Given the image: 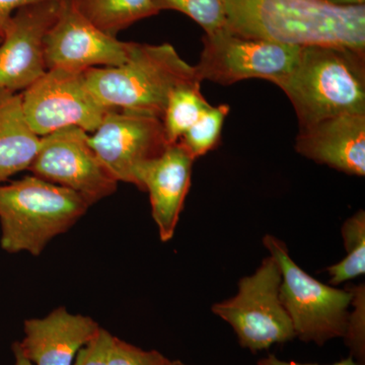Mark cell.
<instances>
[{
  "instance_id": "obj_8",
  "label": "cell",
  "mask_w": 365,
  "mask_h": 365,
  "mask_svg": "<svg viewBox=\"0 0 365 365\" xmlns=\"http://www.w3.org/2000/svg\"><path fill=\"white\" fill-rule=\"evenodd\" d=\"M85 71L48 69L42 78L21 93L24 114L38 136L68 126L95 132L106 115L113 111L91 93L86 86Z\"/></svg>"
},
{
  "instance_id": "obj_19",
  "label": "cell",
  "mask_w": 365,
  "mask_h": 365,
  "mask_svg": "<svg viewBox=\"0 0 365 365\" xmlns=\"http://www.w3.org/2000/svg\"><path fill=\"white\" fill-rule=\"evenodd\" d=\"M343 242L347 255L338 263L326 269L330 275V284L355 279L365 273V212L359 210L346 220L342 225Z\"/></svg>"
},
{
  "instance_id": "obj_20",
  "label": "cell",
  "mask_w": 365,
  "mask_h": 365,
  "mask_svg": "<svg viewBox=\"0 0 365 365\" xmlns=\"http://www.w3.org/2000/svg\"><path fill=\"white\" fill-rule=\"evenodd\" d=\"M230 110L227 104L211 106L178 143L195 160L215 150L220 143L223 124Z\"/></svg>"
},
{
  "instance_id": "obj_22",
  "label": "cell",
  "mask_w": 365,
  "mask_h": 365,
  "mask_svg": "<svg viewBox=\"0 0 365 365\" xmlns=\"http://www.w3.org/2000/svg\"><path fill=\"white\" fill-rule=\"evenodd\" d=\"M352 292L351 307L348 318L344 337L345 344L349 348L350 356L359 364L365 362V287L348 285Z\"/></svg>"
},
{
  "instance_id": "obj_18",
  "label": "cell",
  "mask_w": 365,
  "mask_h": 365,
  "mask_svg": "<svg viewBox=\"0 0 365 365\" xmlns=\"http://www.w3.org/2000/svg\"><path fill=\"white\" fill-rule=\"evenodd\" d=\"M201 83H187L172 91L162 119L165 137L176 143L211 106L201 93Z\"/></svg>"
},
{
  "instance_id": "obj_28",
  "label": "cell",
  "mask_w": 365,
  "mask_h": 365,
  "mask_svg": "<svg viewBox=\"0 0 365 365\" xmlns=\"http://www.w3.org/2000/svg\"><path fill=\"white\" fill-rule=\"evenodd\" d=\"M336 6H365V0H324Z\"/></svg>"
},
{
  "instance_id": "obj_27",
  "label": "cell",
  "mask_w": 365,
  "mask_h": 365,
  "mask_svg": "<svg viewBox=\"0 0 365 365\" xmlns=\"http://www.w3.org/2000/svg\"><path fill=\"white\" fill-rule=\"evenodd\" d=\"M11 349H13L14 360H16L14 365H34L21 351L20 343L14 342L11 346Z\"/></svg>"
},
{
  "instance_id": "obj_29",
  "label": "cell",
  "mask_w": 365,
  "mask_h": 365,
  "mask_svg": "<svg viewBox=\"0 0 365 365\" xmlns=\"http://www.w3.org/2000/svg\"><path fill=\"white\" fill-rule=\"evenodd\" d=\"M170 365H189L181 361V360H170Z\"/></svg>"
},
{
  "instance_id": "obj_12",
  "label": "cell",
  "mask_w": 365,
  "mask_h": 365,
  "mask_svg": "<svg viewBox=\"0 0 365 365\" xmlns=\"http://www.w3.org/2000/svg\"><path fill=\"white\" fill-rule=\"evenodd\" d=\"M60 1H43L18 9L0 41V91H25L47 71L45 39L56 21Z\"/></svg>"
},
{
  "instance_id": "obj_5",
  "label": "cell",
  "mask_w": 365,
  "mask_h": 365,
  "mask_svg": "<svg viewBox=\"0 0 365 365\" xmlns=\"http://www.w3.org/2000/svg\"><path fill=\"white\" fill-rule=\"evenodd\" d=\"M263 244L279 264L280 300L294 326L295 338L323 346L344 337L352 300L349 287L339 289L309 275L295 263L285 242L274 235H266Z\"/></svg>"
},
{
  "instance_id": "obj_17",
  "label": "cell",
  "mask_w": 365,
  "mask_h": 365,
  "mask_svg": "<svg viewBox=\"0 0 365 365\" xmlns=\"http://www.w3.org/2000/svg\"><path fill=\"white\" fill-rule=\"evenodd\" d=\"M74 4L91 24L112 37L136 21L160 14L153 0H74Z\"/></svg>"
},
{
  "instance_id": "obj_2",
  "label": "cell",
  "mask_w": 365,
  "mask_h": 365,
  "mask_svg": "<svg viewBox=\"0 0 365 365\" xmlns=\"http://www.w3.org/2000/svg\"><path fill=\"white\" fill-rule=\"evenodd\" d=\"M294 106L299 129L345 114H365V51L344 46L300 47L278 85Z\"/></svg>"
},
{
  "instance_id": "obj_10",
  "label": "cell",
  "mask_w": 365,
  "mask_h": 365,
  "mask_svg": "<svg viewBox=\"0 0 365 365\" xmlns=\"http://www.w3.org/2000/svg\"><path fill=\"white\" fill-rule=\"evenodd\" d=\"M90 143L118 182L134 186L141 168L170 145L162 120L117 110L106 115Z\"/></svg>"
},
{
  "instance_id": "obj_13",
  "label": "cell",
  "mask_w": 365,
  "mask_h": 365,
  "mask_svg": "<svg viewBox=\"0 0 365 365\" xmlns=\"http://www.w3.org/2000/svg\"><path fill=\"white\" fill-rule=\"evenodd\" d=\"M194 160L181 143H173L137 175L136 187L150 195L151 215L163 242H169L176 232L191 187Z\"/></svg>"
},
{
  "instance_id": "obj_9",
  "label": "cell",
  "mask_w": 365,
  "mask_h": 365,
  "mask_svg": "<svg viewBox=\"0 0 365 365\" xmlns=\"http://www.w3.org/2000/svg\"><path fill=\"white\" fill-rule=\"evenodd\" d=\"M34 176L76 192L88 205L113 195L118 182L91 148L88 132L64 127L41 137Z\"/></svg>"
},
{
  "instance_id": "obj_25",
  "label": "cell",
  "mask_w": 365,
  "mask_h": 365,
  "mask_svg": "<svg viewBox=\"0 0 365 365\" xmlns=\"http://www.w3.org/2000/svg\"><path fill=\"white\" fill-rule=\"evenodd\" d=\"M43 1H54V0H0V35L2 36L7 21L18 9Z\"/></svg>"
},
{
  "instance_id": "obj_21",
  "label": "cell",
  "mask_w": 365,
  "mask_h": 365,
  "mask_svg": "<svg viewBox=\"0 0 365 365\" xmlns=\"http://www.w3.org/2000/svg\"><path fill=\"white\" fill-rule=\"evenodd\" d=\"M158 11H176L202 26L205 34L227 29L225 0H153Z\"/></svg>"
},
{
  "instance_id": "obj_3",
  "label": "cell",
  "mask_w": 365,
  "mask_h": 365,
  "mask_svg": "<svg viewBox=\"0 0 365 365\" xmlns=\"http://www.w3.org/2000/svg\"><path fill=\"white\" fill-rule=\"evenodd\" d=\"M86 86L109 109L162 120L168 100L178 86L201 83L172 45L133 43L123 64L86 69Z\"/></svg>"
},
{
  "instance_id": "obj_6",
  "label": "cell",
  "mask_w": 365,
  "mask_h": 365,
  "mask_svg": "<svg viewBox=\"0 0 365 365\" xmlns=\"http://www.w3.org/2000/svg\"><path fill=\"white\" fill-rule=\"evenodd\" d=\"M281 281L279 264L270 255L252 275L240 280L235 297L211 307L213 314L232 327L239 344L254 354L295 338L280 300Z\"/></svg>"
},
{
  "instance_id": "obj_4",
  "label": "cell",
  "mask_w": 365,
  "mask_h": 365,
  "mask_svg": "<svg viewBox=\"0 0 365 365\" xmlns=\"http://www.w3.org/2000/svg\"><path fill=\"white\" fill-rule=\"evenodd\" d=\"M88 203L76 192L37 176L0 186V245L7 253L39 256L57 235L86 215Z\"/></svg>"
},
{
  "instance_id": "obj_15",
  "label": "cell",
  "mask_w": 365,
  "mask_h": 365,
  "mask_svg": "<svg viewBox=\"0 0 365 365\" xmlns=\"http://www.w3.org/2000/svg\"><path fill=\"white\" fill-rule=\"evenodd\" d=\"M102 328L93 318L57 307L44 318L26 319L21 351L34 365H72L79 350Z\"/></svg>"
},
{
  "instance_id": "obj_16",
  "label": "cell",
  "mask_w": 365,
  "mask_h": 365,
  "mask_svg": "<svg viewBox=\"0 0 365 365\" xmlns=\"http://www.w3.org/2000/svg\"><path fill=\"white\" fill-rule=\"evenodd\" d=\"M40 143L24 114L21 93L0 91V182L30 170Z\"/></svg>"
},
{
  "instance_id": "obj_30",
  "label": "cell",
  "mask_w": 365,
  "mask_h": 365,
  "mask_svg": "<svg viewBox=\"0 0 365 365\" xmlns=\"http://www.w3.org/2000/svg\"><path fill=\"white\" fill-rule=\"evenodd\" d=\"M1 39H2V36L0 35V41H1Z\"/></svg>"
},
{
  "instance_id": "obj_7",
  "label": "cell",
  "mask_w": 365,
  "mask_h": 365,
  "mask_svg": "<svg viewBox=\"0 0 365 365\" xmlns=\"http://www.w3.org/2000/svg\"><path fill=\"white\" fill-rule=\"evenodd\" d=\"M300 47L244 37L227 29L203 37V50L195 66L203 81L230 86L250 78L279 85L294 68Z\"/></svg>"
},
{
  "instance_id": "obj_14",
  "label": "cell",
  "mask_w": 365,
  "mask_h": 365,
  "mask_svg": "<svg viewBox=\"0 0 365 365\" xmlns=\"http://www.w3.org/2000/svg\"><path fill=\"white\" fill-rule=\"evenodd\" d=\"M295 150L350 176L365 175V114H345L299 129Z\"/></svg>"
},
{
  "instance_id": "obj_26",
  "label": "cell",
  "mask_w": 365,
  "mask_h": 365,
  "mask_svg": "<svg viewBox=\"0 0 365 365\" xmlns=\"http://www.w3.org/2000/svg\"><path fill=\"white\" fill-rule=\"evenodd\" d=\"M257 365H321V364H299V362L294 361H284V360H281L276 357L274 354L268 355L267 357H264V359H261L258 360L257 362ZM326 365H364L359 364V361H356L353 357L349 356L348 359H344L340 360V361L335 362L333 364H326Z\"/></svg>"
},
{
  "instance_id": "obj_23",
  "label": "cell",
  "mask_w": 365,
  "mask_h": 365,
  "mask_svg": "<svg viewBox=\"0 0 365 365\" xmlns=\"http://www.w3.org/2000/svg\"><path fill=\"white\" fill-rule=\"evenodd\" d=\"M170 360L158 350H143L112 335L106 365H170Z\"/></svg>"
},
{
  "instance_id": "obj_24",
  "label": "cell",
  "mask_w": 365,
  "mask_h": 365,
  "mask_svg": "<svg viewBox=\"0 0 365 365\" xmlns=\"http://www.w3.org/2000/svg\"><path fill=\"white\" fill-rule=\"evenodd\" d=\"M112 334L101 328L97 335L79 350L72 365H106Z\"/></svg>"
},
{
  "instance_id": "obj_11",
  "label": "cell",
  "mask_w": 365,
  "mask_h": 365,
  "mask_svg": "<svg viewBox=\"0 0 365 365\" xmlns=\"http://www.w3.org/2000/svg\"><path fill=\"white\" fill-rule=\"evenodd\" d=\"M132 46L133 42L118 40L91 24L74 0H61L58 16L46 36V67L85 71L98 66H119L128 59Z\"/></svg>"
},
{
  "instance_id": "obj_1",
  "label": "cell",
  "mask_w": 365,
  "mask_h": 365,
  "mask_svg": "<svg viewBox=\"0 0 365 365\" xmlns=\"http://www.w3.org/2000/svg\"><path fill=\"white\" fill-rule=\"evenodd\" d=\"M227 29L244 37L297 46H344L365 51V6L324 0H225Z\"/></svg>"
}]
</instances>
